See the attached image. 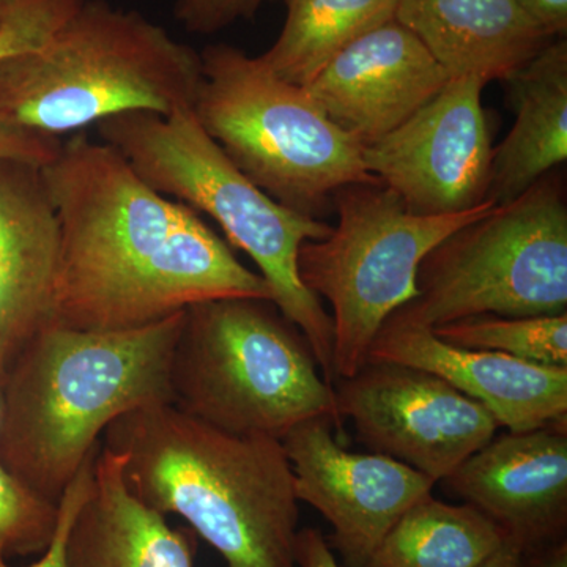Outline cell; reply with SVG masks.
Listing matches in <instances>:
<instances>
[{"label":"cell","instance_id":"obj_7","mask_svg":"<svg viewBox=\"0 0 567 567\" xmlns=\"http://www.w3.org/2000/svg\"><path fill=\"white\" fill-rule=\"evenodd\" d=\"M193 112L216 144L276 203L320 219L342 186L380 182L363 147L300 85L230 44L204 48Z\"/></svg>","mask_w":567,"mask_h":567},{"label":"cell","instance_id":"obj_2","mask_svg":"<svg viewBox=\"0 0 567 567\" xmlns=\"http://www.w3.org/2000/svg\"><path fill=\"white\" fill-rule=\"evenodd\" d=\"M102 439L130 491L182 517L226 567H297L300 502L281 440L223 431L173 402L125 413Z\"/></svg>","mask_w":567,"mask_h":567},{"label":"cell","instance_id":"obj_23","mask_svg":"<svg viewBox=\"0 0 567 567\" xmlns=\"http://www.w3.org/2000/svg\"><path fill=\"white\" fill-rule=\"evenodd\" d=\"M59 520L52 503L0 464V555L32 557L50 547Z\"/></svg>","mask_w":567,"mask_h":567},{"label":"cell","instance_id":"obj_31","mask_svg":"<svg viewBox=\"0 0 567 567\" xmlns=\"http://www.w3.org/2000/svg\"><path fill=\"white\" fill-rule=\"evenodd\" d=\"M477 567H527V551L507 537L505 544Z\"/></svg>","mask_w":567,"mask_h":567},{"label":"cell","instance_id":"obj_21","mask_svg":"<svg viewBox=\"0 0 567 567\" xmlns=\"http://www.w3.org/2000/svg\"><path fill=\"white\" fill-rule=\"evenodd\" d=\"M287 18L260 59L290 84L305 87L354 40L395 20L398 0H286Z\"/></svg>","mask_w":567,"mask_h":567},{"label":"cell","instance_id":"obj_10","mask_svg":"<svg viewBox=\"0 0 567 567\" xmlns=\"http://www.w3.org/2000/svg\"><path fill=\"white\" fill-rule=\"evenodd\" d=\"M339 417L358 442L423 473L435 483L491 442L494 416L439 375L386 361H368L334 386Z\"/></svg>","mask_w":567,"mask_h":567},{"label":"cell","instance_id":"obj_5","mask_svg":"<svg viewBox=\"0 0 567 567\" xmlns=\"http://www.w3.org/2000/svg\"><path fill=\"white\" fill-rule=\"evenodd\" d=\"M96 130L156 193L210 216L227 241L251 257L276 308L300 328L333 385V322L298 276L301 246L323 240L333 227L257 188L208 136L193 107L169 115L126 112L104 118Z\"/></svg>","mask_w":567,"mask_h":567},{"label":"cell","instance_id":"obj_19","mask_svg":"<svg viewBox=\"0 0 567 567\" xmlns=\"http://www.w3.org/2000/svg\"><path fill=\"white\" fill-rule=\"evenodd\" d=\"M516 123L492 155L487 199L513 203L567 158V40H551L511 78Z\"/></svg>","mask_w":567,"mask_h":567},{"label":"cell","instance_id":"obj_18","mask_svg":"<svg viewBox=\"0 0 567 567\" xmlns=\"http://www.w3.org/2000/svg\"><path fill=\"white\" fill-rule=\"evenodd\" d=\"M197 536L137 498L118 454L100 446L91 494L71 525L66 567H194Z\"/></svg>","mask_w":567,"mask_h":567},{"label":"cell","instance_id":"obj_9","mask_svg":"<svg viewBox=\"0 0 567 567\" xmlns=\"http://www.w3.org/2000/svg\"><path fill=\"white\" fill-rule=\"evenodd\" d=\"M551 173L432 249L416 298L391 317L434 330L472 317L565 315L567 205Z\"/></svg>","mask_w":567,"mask_h":567},{"label":"cell","instance_id":"obj_11","mask_svg":"<svg viewBox=\"0 0 567 567\" xmlns=\"http://www.w3.org/2000/svg\"><path fill=\"white\" fill-rule=\"evenodd\" d=\"M486 84L451 78L409 121L363 148L365 171L415 215H454L488 200L494 148L481 103Z\"/></svg>","mask_w":567,"mask_h":567},{"label":"cell","instance_id":"obj_13","mask_svg":"<svg viewBox=\"0 0 567 567\" xmlns=\"http://www.w3.org/2000/svg\"><path fill=\"white\" fill-rule=\"evenodd\" d=\"M450 80L423 41L393 20L354 40L305 89L364 148L409 121Z\"/></svg>","mask_w":567,"mask_h":567},{"label":"cell","instance_id":"obj_17","mask_svg":"<svg viewBox=\"0 0 567 567\" xmlns=\"http://www.w3.org/2000/svg\"><path fill=\"white\" fill-rule=\"evenodd\" d=\"M395 21L451 78L509 81L551 41L516 0H398Z\"/></svg>","mask_w":567,"mask_h":567},{"label":"cell","instance_id":"obj_4","mask_svg":"<svg viewBox=\"0 0 567 567\" xmlns=\"http://www.w3.org/2000/svg\"><path fill=\"white\" fill-rule=\"evenodd\" d=\"M200 52L140 11L84 0L39 50L0 61V114L62 137L126 112L196 102Z\"/></svg>","mask_w":567,"mask_h":567},{"label":"cell","instance_id":"obj_3","mask_svg":"<svg viewBox=\"0 0 567 567\" xmlns=\"http://www.w3.org/2000/svg\"><path fill=\"white\" fill-rule=\"evenodd\" d=\"M183 315L126 331L54 324L33 338L7 369L0 464L61 502L117 417L173 402L171 360Z\"/></svg>","mask_w":567,"mask_h":567},{"label":"cell","instance_id":"obj_25","mask_svg":"<svg viewBox=\"0 0 567 567\" xmlns=\"http://www.w3.org/2000/svg\"><path fill=\"white\" fill-rule=\"evenodd\" d=\"M267 2L276 0H177L174 17L186 31L212 35L237 21L252 20Z\"/></svg>","mask_w":567,"mask_h":567},{"label":"cell","instance_id":"obj_6","mask_svg":"<svg viewBox=\"0 0 567 567\" xmlns=\"http://www.w3.org/2000/svg\"><path fill=\"white\" fill-rule=\"evenodd\" d=\"M169 380L175 406L233 434L282 440L315 417L342 424L315 350L270 300L186 308Z\"/></svg>","mask_w":567,"mask_h":567},{"label":"cell","instance_id":"obj_24","mask_svg":"<svg viewBox=\"0 0 567 567\" xmlns=\"http://www.w3.org/2000/svg\"><path fill=\"white\" fill-rule=\"evenodd\" d=\"M84 0H3L0 61L39 50Z\"/></svg>","mask_w":567,"mask_h":567},{"label":"cell","instance_id":"obj_20","mask_svg":"<svg viewBox=\"0 0 567 567\" xmlns=\"http://www.w3.org/2000/svg\"><path fill=\"white\" fill-rule=\"evenodd\" d=\"M507 539L470 505L424 496L395 522L364 567H477Z\"/></svg>","mask_w":567,"mask_h":567},{"label":"cell","instance_id":"obj_22","mask_svg":"<svg viewBox=\"0 0 567 567\" xmlns=\"http://www.w3.org/2000/svg\"><path fill=\"white\" fill-rule=\"evenodd\" d=\"M447 344L567 368V312L557 316H483L434 328Z\"/></svg>","mask_w":567,"mask_h":567},{"label":"cell","instance_id":"obj_32","mask_svg":"<svg viewBox=\"0 0 567 567\" xmlns=\"http://www.w3.org/2000/svg\"><path fill=\"white\" fill-rule=\"evenodd\" d=\"M6 365H3L2 358H0V410H2L3 383H6Z\"/></svg>","mask_w":567,"mask_h":567},{"label":"cell","instance_id":"obj_14","mask_svg":"<svg viewBox=\"0 0 567 567\" xmlns=\"http://www.w3.org/2000/svg\"><path fill=\"white\" fill-rule=\"evenodd\" d=\"M440 483L527 554L558 543L567 524V423L495 435Z\"/></svg>","mask_w":567,"mask_h":567},{"label":"cell","instance_id":"obj_16","mask_svg":"<svg viewBox=\"0 0 567 567\" xmlns=\"http://www.w3.org/2000/svg\"><path fill=\"white\" fill-rule=\"evenodd\" d=\"M61 227L41 167L0 162V358L7 369L58 322Z\"/></svg>","mask_w":567,"mask_h":567},{"label":"cell","instance_id":"obj_33","mask_svg":"<svg viewBox=\"0 0 567 567\" xmlns=\"http://www.w3.org/2000/svg\"><path fill=\"white\" fill-rule=\"evenodd\" d=\"M3 0H0V22H2Z\"/></svg>","mask_w":567,"mask_h":567},{"label":"cell","instance_id":"obj_27","mask_svg":"<svg viewBox=\"0 0 567 567\" xmlns=\"http://www.w3.org/2000/svg\"><path fill=\"white\" fill-rule=\"evenodd\" d=\"M62 141V137L35 132L9 115L0 114V162L11 159L43 167L54 158Z\"/></svg>","mask_w":567,"mask_h":567},{"label":"cell","instance_id":"obj_30","mask_svg":"<svg viewBox=\"0 0 567 567\" xmlns=\"http://www.w3.org/2000/svg\"><path fill=\"white\" fill-rule=\"evenodd\" d=\"M527 567H567L566 539L528 551Z\"/></svg>","mask_w":567,"mask_h":567},{"label":"cell","instance_id":"obj_26","mask_svg":"<svg viewBox=\"0 0 567 567\" xmlns=\"http://www.w3.org/2000/svg\"><path fill=\"white\" fill-rule=\"evenodd\" d=\"M99 451L87 458V462L82 465L81 472L74 477L73 483L63 492L61 502H59L58 528H55L50 547L40 555L37 561L24 567H66V539H69L70 528L73 525L74 518H76L82 505H84L85 499L91 494ZM0 567H11L2 555H0Z\"/></svg>","mask_w":567,"mask_h":567},{"label":"cell","instance_id":"obj_12","mask_svg":"<svg viewBox=\"0 0 567 567\" xmlns=\"http://www.w3.org/2000/svg\"><path fill=\"white\" fill-rule=\"evenodd\" d=\"M331 417H315L281 440L298 502L330 524L328 546L342 567H364L406 511L431 495L435 481L383 454L350 453Z\"/></svg>","mask_w":567,"mask_h":567},{"label":"cell","instance_id":"obj_28","mask_svg":"<svg viewBox=\"0 0 567 567\" xmlns=\"http://www.w3.org/2000/svg\"><path fill=\"white\" fill-rule=\"evenodd\" d=\"M547 37L563 39L567 32V0H516Z\"/></svg>","mask_w":567,"mask_h":567},{"label":"cell","instance_id":"obj_1","mask_svg":"<svg viewBox=\"0 0 567 567\" xmlns=\"http://www.w3.org/2000/svg\"><path fill=\"white\" fill-rule=\"evenodd\" d=\"M41 178L61 227L59 324L137 330L218 298L274 301L199 213L156 193L106 142L74 133Z\"/></svg>","mask_w":567,"mask_h":567},{"label":"cell","instance_id":"obj_15","mask_svg":"<svg viewBox=\"0 0 567 567\" xmlns=\"http://www.w3.org/2000/svg\"><path fill=\"white\" fill-rule=\"evenodd\" d=\"M368 361L410 365L439 375L483 405L509 432L567 423V368L462 349L436 338L431 328L395 317L380 328Z\"/></svg>","mask_w":567,"mask_h":567},{"label":"cell","instance_id":"obj_29","mask_svg":"<svg viewBox=\"0 0 567 567\" xmlns=\"http://www.w3.org/2000/svg\"><path fill=\"white\" fill-rule=\"evenodd\" d=\"M295 565L297 567H342L334 551L328 546L327 537L316 528L298 532L295 543Z\"/></svg>","mask_w":567,"mask_h":567},{"label":"cell","instance_id":"obj_8","mask_svg":"<svg viewBox=\"0 0 567 567\" xmlns=\"http://www.w3.org/2000/svg\"><path fill=\"white\" fill-rule=\"evenodd\" d=\"M338 226L323 240L306 241L298 276L333 309L334 382L368 363L383 323L417 295V270L450 235L488 215L492 200L454 215L423 216L382 182L353 183L334 193Z\"/></svg>","mask_w":567,"mask_h":567}]
</instances>
